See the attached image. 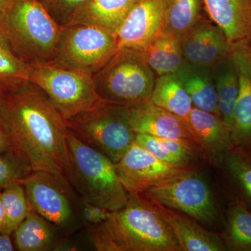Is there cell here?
<instances>
[{
  "instance_id": "6da1fadb",
  "label": "cell",
  "mask_w": 251,
  "mask_h": 251,
  "mask_svg": "<svg viewBox=\"0 0 251 251\" xmlns=\"http://www.w3.org/2000/svg\"><path fill=\"white\" fill-rule=\"evenodd\" d=\"M0 122L13 150L27 160L33 171L64 175L67 121L37 86L30 82L6 91Z\"/></svg>"
},
{
  "instance_id": "7a4b0ae2",
  "label": "cell",
  "mask_w": 251,
  "mask_h": 251,
  "mask_svg": "<svg viewBox=\"0 0 251 251\" xmlns=\"http://www.w3.org/2000/svg\"><path fill=\"white\" fill-rule=\"evenodd\" d=\"M85 226L99 251H182L156 206L141 195L128 194L103 223Z\"/></svg>"
},
{
  "instance_id": "3957f363",
  "label": "cell",
  "mask_w": 251,
  "mask_h": 251,
  "mask_svg": "<svg viewBox=\"0 0 251 251\" xmlns=\"http://www.w3.org/2000/svg\"><path fill=\"white\" fill-rule=\"evenodd\" d=\"M67 144L64 175L80 198L110 211L123 207L128 193L119 179L115 163L69 129Z\"/></svg>"
},
{
  "instance_id": "277c9868",
  "label": "cell",
  "mask_w": 251,
  "mask_h": 251,
  "mask_svg": "<svg viewBox=\"0 0 251 251\" xmlns=\"http://www.w3.org/2000/svg\"><path fill=\"white\" fill-rule=\"evenodd\" d=\"M62 28L36 0H13L0 11V34L28 64L52 61Z\"/></svg>"
},
{
  "instance_id": "5b68a950",
  "label": "cell",
  "mask_w": 251,
  "mask_h": 251,
  "mask_svg": "<svg viewBox=\"0 0 251 251\" xmlns=\"http://www.w3.org/2000/svg\"><path fill=\"white\" fill-rule=\"evenodd\" d=\"M93 79L102 100L129 107L150 100L156 77L145 52L123 49L117 50Z\"/></svg>"
},
{
  "instance_id": "8992f818",
  "label": "cell",
  "mask_w": 251,
  "mask_h": 251,
  "mask_svg": "<svg viewBox=\"0 0 251 251\" xmlns=\"http://www.w3.org/2000/svg\"><path fill=\"white\" fill-rule=\"evenodd\" d=\"M67 128L81 141L117 163L135 142L127 106L100 100L67 121Z\"/></svg>"
},
{
  "instance_id": "52a82bcc",
  "label": "cell",
  "mask_w": 251,
  "mask_h": 251,
  "mask_svg": "<svg viewBox=\"0 0 251 251\" xmlns=\"http://www.w3.org/2000/svg\"><path fill=\"white\" fill-rule=\"evenodd\" d=\"M30 82L44 92L66 121L101 100L93 75L51 62L31 64Z\"/></svg>"
},
{
  "instance_id": "ba28073f",
  "label": "cell",
  "mask_w": 251,
  "mask_h": 251,
  "mask_svg": "<svg viewBox=\"0 0 251 251\" xmlns=\"http://www.w3.org/2000/svg\"><path fill=\"white\" fill-rule=\"evenodd\" d=\"M30 208L66 234L80 224L81 202L64 175L32 171L23 180Z\"/></svg>"
},
{
  "instance_id": "9c48e42d",
  "label": "cell",
  "mask_w": 251,
  "mask_h": 251,
  "mask_svg": "<svg viewBox=\"0 0 251 251\" xmlns=\"http://www.w3.org/2000/svg\"><path fill=\"white\" fill-rule=\"evenodd\" d=\"M118 50L115 36L94 26H62L51 62L59 67L94 75Z\"/></svg>"
},
{
  "instance_id": "30bf717a",
  "label": "cell",
  "mask_w": 251,
  "mask_h": 251,
  "mask_svg": "<svg viewBox=\"0 0 251 251\" xmlns=\"http://www.w3.org/2000/svg\"><path fill=\"white\" fill-rule=\"evenodd\" d=\"M140 195L202 224L211 225L217 221V207L210 188L192 170L165 180Z\"/></svg>"
},
{
  "instance_id": "8fae6325",
  "label": "cell",
  "mask_w": 251,
  "mask_h": 251,
  "mask_svg": "<svg viewBox=\"0 0 251 251\" xmlns=\"http://www.w3.org/2000/svg\"><path fill=\"white\" fill-rule=\"evenodd\" d=\"M115 165L124 188L133 196L191 170L190 167L162 161L135 142Z\"/></svg>"
},
{
  "instance_id": "7c38bea8",
  "label": "cell",
  "mask_w": 251,
  "mask_h": 251,
  "mask_svg": "<svg viewBox=\"0 0 251 251\" xmlns=\"http://www.w3.org/2000/svg\"><path fill=\"white\" fill-rule=\"evenodd\" d=\"M163 0H140L115 33L117 48L145 52L163 29Z\"/></svg>"
},
{
  "instance_id": "4fadbf2b",
  "label": "cell",
  "mask_w": 251,
  "mask_h": 251,
  "mask_svg": "<svg viewBox=\"0 0 251 251\" xmlns=\"http://www.w3.org/2000/svg\"><path fill=\"white\" fill-rule=\"evenodd\" d=\"M247 41L234 43L229 54L239 82L232 139L234 145L242 147L251 145V48Z\"/></svg>"
},
{
  "instance_id": "5bb4252c",
  "label": "cell",
  "mask_w": 251,
  "mask_h": 251,
  "mask_svg": "<svg viewBox=\"0 0 251 251\" xmlns=\"http://www.w3.org/2000/svg\"><path fill=\"white\" fill-rule=\"evenodd\" d=\"M180 42L186 62L209 68L228 57L233 45L216 25L202 21Z\"/></svg>"
},
{
  "instance_id": "9a60e30c",
  "label": "cell",
  "mask_w": 251,
  "mask_h": 251,
  "mask_svg": "<svg viewBox=\"0 0 251 251\" xmlns=\"http://www.w3.org/2000/svg\"><path fill=\"white\" fill-rule=\"evenodd\" d=\"M127 115L135 133L170 139L191 140L196 143L182 119L150 100L127 107Z\"/></svg>"
},
{
  "instance_id": "2e32d148",
  "label": "cell",
  "mask_w": 251,
  "mask_h": 251,
  "mask_svg": "<svg viewBox=\"0 0 251 251\" xmlns=\"http://www.w3.org/2000/svg\"><path fill=\"white\" fill-rule=\"evenodd\" d=\"M184 121L201 150L221 158L233 147L232 131L222 117L193 106Z\"/></svg>"
},
{
  "instance_id": "e0dca14e",
  "label": "cell",
  "mask_w": 251,
  "mask_h": 251,
  "mask_svg": "<svg viewBox=\"0 0 251 251\" xmlns=\"http://www.w3.org/2000/svg\"><path fill=\"white\" fill-rule=\"evenodd\" d=\"M152 202L173 230L182 251L226 250L220 234L206 230L187 215H182L174 209Z\"/></svg>"
},
{
  "instance_id": "ac0fdd59",
  "label": "cell",
  "mask_w": 251,
  "mask_h": 251,
  "mask_svg": "<svg viewBox=\"0 0 251 251\" xmlns=\"http://www.w3.org/2000/svg\"><path fill=\"white\" fill-rule=\"evenodd\" d=\"M206 11L229 42L251 36V0H203Z\"/></svg>"
},
{
  "instance_id": "d6986e66",
  "label": "cell",
  "mask_w": 251,
  "mask_h": 251,
  "mask_svg": "<svg viewBox=\"0 0 251 251\" xmlns=\"http://www.w3.org/2000/svg\"><path fill=\"white\" fill-rule=\"evenodd\" d=\"M137 1L138 0H85L67 24L94 26L115 36Z\"/></svg>"
},
{
  "instance_id": "ffe728a7",
  "label": "cell",
  "mask_w": 251,
  "mask_h": 251,
  "mask_svg": "<svg viewBox=\"0 0 251 251\" xmlns=\"http://www.w3.org/2000/svg\"><path fill=\"white\" fill-rule=\"evenodd\" d=\"M175 74L192 100L193 106L221 116L211 68L194 65L185 60Z\"/></svg>"
},
{
  "instance_id": "44dd1931",
  "label": "cell",
  "mask_w": 251,
  "mask_h": 251,
  "mask_svg": "<svg viewBox=\"0 0 251 251\" xmlns=\"http://www.w3.org/2000/svg\"><path fill=\"white\" fill-rule=\"evenodd\" d=\"M54 225L31 209L27 217L13 232L14 244L20 251H46L61 245Z\"/></svg>"
},
{
  "instance_id": "7402d4cb",
  "label": "cell",
  "mask_w": 251,
  "mask_h": 251,
  "mask_svg": "<svg viewBox=\"0 0 251 251\" xmlns=\"http://www.w3.org/2000/svg\"><path fill=\"white\" fill-rule=\"evenodd\" d=\"M144 52L157 76L175 74L185 62L180 39L164 29Z\"/></svg>"
},
{
  "instance_id": "603a6c76",
  "label": "cell",
  "mask_w": 251,
  "mask_h": 251,
  "mask_svg": "<svg viewBox=\"0 0 251 251\" xmlns=\"http://www.w3.org/2000/svg\"><path fill=\"white\" fill-rule=\"evenodd\" d=\"M135 142L161 161L177 166L189 167L201 150L191 140L157 138L144 133H136Z\"/></svg>"
},
{
  "instance_id": "cb8c5ba5",
  "label": "cell",
  "mask_w": 251,
  "mask_h": 251,
  "mask_svg": "<svg viewBox=\"0 0 251 251\" xmlns=\"http://www.w3.org/2000/svg\"><path fill=\"white\" fill-rule=\"evenodd\" d=\"M150 100L183 120L193 108L192 100L175 74L156 77Z\"/></svg>"
},
{
  "instance_id": "d4e9b609",
  "label": "cell",
  "mask_w": 251,
  "mask_h": 251,
  "mask_svg": "<svg viewBox=\"0 0 251 251\" xmlns=\"http://www.w3.org/2000/svg\"><path fill=\"white\" fill-rule=\"evenodd\" d=\"M211 70L215 82L220 115L232 131L239 94V82L230 55L211 67Z\"/></svg>"
},
{
  "instance_id": "484cf974",
  "label": "cell",
  "mask_w": 251,
  "mask_h": 251,
  "mask_svg": "<svg viewBox=\"0 0 251 251\" xmlns=\"http://www.w3.org/2000/svg\"><path fill=\"white\" fill-rule=\"evenodd\" d=\"M163 29L181 39L201 21L203 0H163Z\"/></svg>"
},
{
  "instance_id": "4316f807",
  "label": "cell",
  "mask_w": 251,
  "mask_h": 251,
  "mask_svg": "<svg viewBox=\"0 0 251 251\" xmlns=\"http://www.w3.org/2000/svg\"><path fill=\"white\" fill-rule=\"evenodd\" d=\"M221 238L227 250L251 251V213L244 203L236 202L229 206Z\"/></svg>"
},
{
  "instance_id": "83f0119b",
  "label": "cell",
  "mask_w": 251,
  "mask_h": 251,
  "mask_svg": "<svg viewBox=\"0 0 251 251\" xmlns=\"http://www.w3.org/2000/svg\"><path fill=\"white\" fill-rule=\"evenodd\" d=\"M31 64L19 58L0 34V85L16 90L30 82Z\"/></svg>"
},
{
  "instance_id": "f1b7e54d",
  "label": "cell",
  "mask_w": 251,
  "mask_h": 251,
  "mask_svg": "<svg viewBox=\"0 0 251 251\" xmlns=\"http://www.w3.org/2000/svg\"><path fill=\"white\" fill-rule=\"evenodd\" d=\"M1 201L6 219L4 234L11 235L31 210L23 184L8 186L1 191Z\"/></svg>"
},
{
  "instance_id": "f546056e",
  "label": "cell",
  "mask_w": 251,
  "mask_h": 251,
  "mask_svg": "<svg viewBox=\"0 0 251 251\" xmlns=\"http://www.w3.org/2000/svg\"><path fill=\"white\" fill-rule=\"evenodd\" d=\"M25 158L14 150L0 152V190L16 184H22L23 180L32 172Z\"/></svg>"
},
{
  "instance_id": "4dcf8cb0",
  "label": "cell",
  "mask_w": 251,
  "mask_h": 251,
  "mask_svg": "<svg viewBox=\"0 0 251 251\" xmlns=\"http://www.w3.org/2000/svg\"><path fill=\"white\" fill-rule=\"evenodd\" d=\"M225 158L231 176L251 201V158L246 153L232 149L226 153Z\"/></svg>"
},
{
  "instance_id": "1f68e13d",
  "label": "cell",
  "mask_w": 251,
  "mask_h": 251,
  "mask_svg": "<svg viewBox=\"0 0 251 251\" xmlns=\"http://www.w3.org/2000/svg\"><path fill=\"white\" fill-rule=\"evenodd\" d=\"M60 25H67L85 0H36Z\"/></svg>"
},
{
  "instance_id": "d6a6232c",
  "label": "cell",
  "mask_w": 251,
  "mask_h": 251,
  "mask_svg": "<svg viewBox=\"0 0 251 251\" xmlns=\"http://www.w3.org/2000/svg\"><path fill=\"white\" fill-rule=\"evenodd\" d=\"M81 214L85 225H98L105 221L111 211L94 205L80 198Z\"/></svg>"
},
{
  "instance_id": "836d02e7",
  "label": "cell",
  "mask_w": 251,
  "mask_h": 251,
  "mask_svg": "<svg viewBox=\"0 0 251 251\" xmlns=\"http://www.w3.org/2000/svg\"><path fill=\"white\" fill-rule=\"evenodd\" d=\"M11 150H13L12 145L0 122V152H4Z\"/></svg>"
},
{
  "instance_id": "e575fe53",
  "label": "cell",
  "mask_w": 251,
  "mask_h": 251,
  "mask_svg": "<svg viewBox=\"0 0 251 251\" xmlns=\"http://www.w3.org/2000/svg\"><path fill=\"white\" fill-rule=\"evenodd\" d=\"M14 251V246L9 234H0V251Z\"/></svg>"
},
{
  "instance_id": "d590c367",
  "label": "cell",
  "mask_w": 251,
  "mask_h": 251,
  "mask_svg": "<svg viewBox=\"0 0 251 251\" xmlns=\"http://www.w3.org/2000/svg\"><path fill=\"white\" fill-rule=\"evenodd\" d=\"M6 227V219L4 206L1 201V190H0V234H4Z\"/></svg>"
},
{
  "instance_id": "8d00e7d4",
  "label": "cell",
  "mask_w": 251,
  "mask_h": 251,
  "mask_svg": "<svg viewBox=\"0 0 251 251\" xmlns=\"http://www.w3.org/2000/svg\"><path fill=\"white\" fill-rule=\"evenodd\" d=\"M12 1L13 0H0V11L4 9L6 6H9Z\"/></svg>"
},
{
  "instance_id": "74e56055",
  "label": "cell",
  "mask_w": 251,
  "mask_h": 251,
  "mask_svg": "<svg viewBox=\"0 0 251 251\" xmlns=\"http://www.w3.org/2000/svg\"><path fill=\"white\" fill-rule=\"evenodd\" d=\"M5 92H6V90H5L4 87H1V86L0 85V107H1V103H2V100L3 98H4Z\"/></svg>"
},
{
  "instance_id": "f35d334b",
  "label": "cell",
  "mask_w": 251,
  "mask_h": 251,
  "mask_svg": "<svg viewBox=\"0 0 251 251\" xmlns=\"http://www.w3.org/2000/svg\"><path fill=\"white\" fill-rule=\"evenodd\" d=\"M138 1H140V0H138Z\"/></svg>"
},
{
  "instance_id": "ab89813d",
  "label": "cell",
  "mask_w": 251,
  "mask_h": 251,
  "mask_svg": "<svg viewBox=\"0 0 251 251\" xmlns=\"http://www.w3.org/2000/svg\"></svg>"
}]
</instances>
